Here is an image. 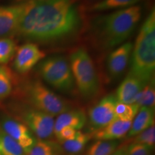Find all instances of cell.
<instances>
[{
    "label": "cell",
    "mask_w": 155,
    "mask_h": 155,
    "mask_svg": "<svg viewBox=\"0 0 155 155\" xmlns=\"http://www.w3.org/2000/svg\"><path fill=\"white\" fill-rule=\"evenodd\" d=\"M17 34L37 42L61 41L78 32L81 17L73 0H26Z\"/></svg>",
    "instance_id": "cell-1"
},
{
    "label": "cell",
    "mask_w": 155,
    "mask_h": 155,
    "mask_svg": "<svg viewBox=\"0 0 155 155\" xmlns=\"http://www.w3.org/2000/svg\"><path fill=\"white\" fill-rule=\"evenodd\" d=\"M141 17V7L139 5L117 9L94 20L92 35L99 47L113 49L133 33Z\"/></svg>",
    "instance_id": "cell-2"
},
{
    "label": "cell",
    "mask_w": 155,
    "mask_h": 155,
    "mask_svg": "<svg viewBox=\"0 0 155 155\" xmlns=\"http://www.w3.org/2000/svg\"><path fill=\"white\" fill-rule=\"evenodd\" d=\"M129 74L147 83L155 69V10L152 9L141 25L133 45Z\"/></svg>",
    "instance_id": "cell-3"
},
{
    "label": "cell",
    "mask_w": 155,
    "mask_h": 155,
    "mask_svg": "<svg viewBox=\"0 0 155 155\" xmlns=\"http://www.w3.org/2000/svg\"><path fill=\"white\" fill-rule=\"evenodd\" d=\"M20 93L25 104L53 116L73 109L68 101L55 94L39 80L23 83Z\"/></svg>",
    "instance_id": "cell-4"
},
{
    "label": "cell",
    "mask_w": 155,
    "mask_h": 155,
    "mask_svg": "<svg viewBox=\"0 0 155 155\" xmlns=\"http://www.w3.org/2000/svg\"><path fill=\"white\" fill-rule=\"evenodd\" d=\"M70 66L75 86L85 99L96 96L99 91V81L91 57L86 49L79 48L70 55Z\"/></svg>",
    "instance_id": "cell-5"
},
{
    "label": "cell",
    "mask_w": 155,
    "mask_h": 155,
    "mask_svg": "<svg viewBox=\"0 0 155 155\" xmlns=\"http://www.w3.org/2000/svg\"><path fill=\"white\" fill-rule=\"evenodd\" d=\"M38 72L53 88L64 94L74 91L75 84L69 62L61 55L45 58L39 63Z\"/></svg>",
    "instance_id": "cell-6"
},
{
    "label": "cell",
    "mask_w": 155,
    "mask_h": 155,
    "mask_svg": "<svg viewBox=\"0 0 155 155\" xmlns=\"http://www.w3.org/2000/svg\"><path fill=\"white\" fill-rule=\"evenodd\" d=\"M15 117L22 122L40 140L50 139L54 135V116L27 104L15 106Z\"/></svg>",
    "instance_id": "cell-7"
},
{
    "label": "cell",
    "mask_w": 155,
    "mask_h": 155,
    "mask_svg": "<svg viewBox=\"0 0 155 155\" xmlns=\"http://www.w3.org/2000/svg\"><path fill=\"white\" fill-rule=\"evenodd\" d=\"M0 126L25 151L38 139L22 122L6 112H0Z\"/></svg>",
    "instance_id": "cell-8"
},
{
    "label": "cell",
    "mask_w": 155,
    "mask_h": 155,
    "mask_svg": "<svg viewBox=\"0 0 155 155\" xmlns=\"http://www.w3.org/2000/svg\"><path fill=\"white\" fill-rule=\"evenodd\" d=\"M117 102L116 95L110 94L89 109V123L94 131L105 127L115 119V107Z\"/></svg>",
    "instance_id": "cell-9"
},
{
    "label": "cell",
    "mask_w": 155,
    "mask_h": 155,
    "mask_svg": "<svg viewBox=\"0 0 155 155\" xmlns=\"http://www.w3.org/2000/svg\"><path fill=\"white\" fill-rule=\"evenodd\" d=\"M45 53L32 42L25 43L17 48L14 56L13 68L19 74L30 71L45 58Z\"/></svg>",
    "instance_id": "cell-10"
},
{
    "label": "cell",
    "mask_w": 155,
    "mask_h": 155,
    "mask_svg": "<svg viewBox=\"0 0 155 155\" xmlns=\"http://www.w3.org/2000/svg\"><path fill=\"white\" fill-rule=\"evenodd\" d=\"M133 44L124 42L112 50L106 60V69L111 80L120 78L126 71L130 62Z\"/></svg>",
    "instance_id": "cell-11"
},
{
    "label": "cell",
    "mask_w": 155,
    "mask_h": 155,
    "mask_svg": "<svg viewBox=\"0 0 155 155\" xmlns=\"http://www.w3.org/2000/svg\"><path fill=\"white\" fill-rule=\"evenodd\" d=\"M23 3L0 6V38L17 33L22 12Z\"/></svg>",
    "instance_id": "cell-12"
},
{
    "label": "cell",
    "mask_w": 155,
    "mask_h": 155,
    "mask_svg": "<svg viewBox=\"0 0 155 155\" xmlns=\"http://www.w3.org/2000/svg\"><path fill=\"white\" fill-rule=\"evenodd\" d=\"M131 122L115 118L102 129L94 131L91 137L96 140L113 141L123 138L130 129Z\"/></svg>",
    "instance_id": "cell-13"
},
{
    "label": "cell",
    "mask_w": 155,
    "mask_h": 155,
    "mask_svg": "<svg viewBox=\"0 0 155 155\" xmlns=\"http://www.w3.org/2000/svg\"><path fill=\"white\" fill-rule=\"evenodd\" d=\"M146 84L137 77L128 74L116 91L115 95L118 102L126 104H134L137 95Z\"/></svg>",
    "instance_id": "cell-14"
},
{
    "label": "cell",
    "mask_w": 155,
    "mask_h": 155,
    "mask_svg": "<svg viewBox=\"0 0 155 155\" xmlns=\"http://www.w3.org/2000/svg\"><path fill=\"white\" fill-rule=\"evenodd\" d=\"M86 114L80 109H71L58 116L55 120L54 134L56 136L64 127H72L78 131L86 124Z\"/></svg>",
    "instance_id": "cell-15"
},
{
    "label": "cell",
    "mask_w": 155,
    "mask_h": 155,
    "mask_svg": "<svg viewBox=\"0 0 155 155\" xmlns=\"http://www.w3.org/2000/svg\"><path fill=\"white\" fill-rule=\"evenodd\" d=\"M154 125V108L142 106L131 122V125L127 137L131 138L149 127Z\"/></svg>",
    "instance_id": "cell-16"
},
{
    "label": "cell",
    "mask_w": 155,
    "mask_h": 155,
    "mask_svg": "<svg viewBox=\"0 0 155 155\" xmlns=\"http://www.w3.org/2000/svg\"><path fill=\"white\" fill-rule=\"evenodd\" d=\"M58 141L53 139H37L35 143L26 151V155H65Z\"/></svg>",
    "instance_id": "cell-17"
},
{
    "label": "cell",
    "mask_w": 155,
    "mask_h": 155,
    "mask_svg": "<svg viewBox=\"0 0 155 155\" xmlns=\"http://www.w3.org/2000/svg\"><path fill=\"white\" fill-rule=\"evenodd\" d=\"M91 138V137L89 134L77 131L76 134L72 139L63 141L61 145L65 154L79 155L84 150Z\"/></svg>",
    "instance_id": "cell-18"
},
{
    "label": "cell",
    "mask_w": 155,
    "mask_h": 155,
    "mask_svg": "<svg viewBox=\"0 0 155 155\" xmlns=\"http://www.w3.org/2000/svg\"><path fill=\"white\" fill-rule=\"evenodd\" d=\"M16 80L12 70L5 65H0V101L7 98L13 93Z\"/></svg>",
    "instance_id": "cell-19"
},
{
    "label": "cell",
    "mask_w": 155,
    "mask_h": 155,
    "mask_svg": "<svg viewBox=\"0 0 155 155\" xmlns=\"http://www.w3.org/2000/svg\"><path fill=\"white\" fill-rule=\"evenodd\" d=\"M0 155H26V151L0 126Z\"/></svg>",
    "instance_id": "cell-20"
},
{
    "label": "cell",
    "mask_w": 155,
    "mask_h": 155,
    "mask_svg": "<svg viewBox=\"0 0 155 155\" xmlns=\"http://www.w3.org/2000/svg\"><path fill=\"white\" fill-rule=\"evenodd\" d=\"M134 104L139 107H150L154 108L155 106V83L154 78L151 79L139 92Z\"/></svg>",
    "instance_id": "cell-21"
},
{
    "label": "cell",
    "mask_w": 155,
    "mask_h": 155,
    "mask_svg": "<svg viewBox=\"0 0 155 155\" xmlns=\"http://www.w3.org/2000/svg\"><path fill=\"white\" fill-rule=\"evenodd\" d=\"M141 0H101L91 7L93 12H103L110 9H119L132 7Z\"/></svg>",
    "instance_id": "cell-22"
},
{
    "label": "cell",
    "mask_w": 155,
    "mask_h": 155,
    "mask_svg": "<svg viewBox=\"0 0 155 155\" xmlns=\"http://www.w3.org/2000/svg\"><path fill=\"white\" fill-rule=\"evenodd\" d=\"M117 140L101 141L97 140L88 147L86 155H110L119 147Z\"/></svg>",
    "instance_id": "cell-23"
},
{
    "label": "cell",
    "mask_w": 155,
    "mask_h": 155,
    "mask_svg": "<svg viewBox=\"0 0 155 155\" xmlns=\"http://www.w3.org/2000/svg\"><path fill=\"white\" fill-rule=\"evenodd\" d=\"M139 108L140 107L136 104H126L117 102L115 107V116L116 119L122 121H132Z\"/></svg>",
    "instance_id": "cell-24"
},
{
    "label": "cell",
    "mask_w": 155,
    "mask_h": 155,
    "mask_svg": "<svg viewBox=\"0 0 155 155\" xmlns=\"http://www.w3.org/2000/svg\"><path fill=\"white\" fill-rule=\"evenodd\" d=\"M17 45L9 38H0V65H5L14 58Z\"/></svg>",
    "instance_id": "cell-25"
},
{
    "label": "cell",
    "mask_w": 155,
    "mask_h": 155,
    "mask_svg": "<svg viewBox=\"0 0 155 155\" xmlns=\"http://www.w3.org/2000/svg\"><path fill=\"white\" fill-rule=\"evenodd\" d=\"M130 144H144L154 148L155 144V126L153 125L132 137Z\"/></svg>",
    "instance_id": "cell-26"
},
{
    "label": "cell",
    "mask_w": 155,
    "mask_h": 155,
    "mask_svg": "<svg viewBox=\"0 0 155 155\" xmlns=\"http://www.w3.org/2000/svg\"><path fill=\"white\" fill-rule=\"evenodd\" d=\"M126 149L127 155H152L154 148L144 144H129Z\"/></svg>",
    "instance_id": "cell-27"
},
{
    "label": "cell",
    "mask_w": 155,
    "mask_h": 155,
    "mask_svg": "<svg viewBox=\"0 0 155 155\" xmlns=\"http://www.w3.org/2000/svg\"><path fill=\"white\" fill-rule=\"evenodd\" d=\"M77 130L72 127H64L59 131V133L55 136L56 139L60 144L63 141L72 139L76 134Z\"/></svg>",
    "instance_id": "cell-28"
},
{
    "label": "cell",
    "mask_w": 155,
    "mask_h": 155,
    "mask_svg": "<svg viewBox=\"0 0 155 155\" xmlns=\"http://www.w3.org/2000/svg\"><path fill=\"white\" fill-rule=\"evenodd\" d=\"M110 155H127V149H126V147H121V148L118 149V150H116Z\"/></svg>",
    "instance_id": "cell-29"
}]
</instances>
